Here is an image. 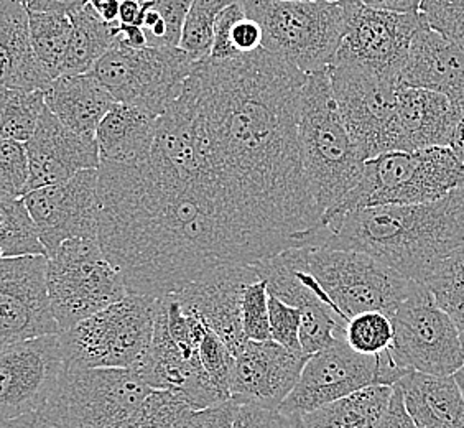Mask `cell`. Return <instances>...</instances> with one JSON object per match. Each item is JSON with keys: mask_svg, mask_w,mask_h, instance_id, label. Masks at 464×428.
<instances>
[{"mask_svg": "<svg viewBox=\"0 0 464 428\" xmlns=\"http://www.w3.org/2000/svg\"><path fill=\"white\" fill-rule=\"evenodd\" d=\"M306 78L266 48L206 58L189 76L216 197L274 256L313 246L323 228L298 139Z\"/></svg>", "mask_w": 464, "mask_h": 428, "instance_id": "cell-1", "label": "cell"}, {"mask_svg": "<svg viewBox=\"0 0 464 428\" xmlns=\"http://www.w3.org/2000/svg\"><path fill=\"white\" fill-rule=\"evenodd\" d=\"M99 241L129 294L155 298L179 294L209 270L272 256L213 188L163 179L147 161H101Z\"/></svg>", "mask_w": 464, "mask_h": 428, "instance_id": "cell-2", "label": "cell"}, {"mask_svg": "<svg viewBox=\"0 0 464 428\" xmlns=\"http://www.w3.org/2000/svg\"><path fill=\"white\" fill-rule=\"evenodd\" d=\"M464 241V187L421 205L372 206L326 224L313 246L361 250L427 286Z\"/></svg>", "mask_w": 464, "mask_h": 428, "instance_id": "cell-3", "label": "cell"}, {"mask_svg": "<svg viewBox=\"0 0 464 428\" xmlns=\"http://www.w3.org/2000/svg\"><path fill=\"white\" fill-rule=\"evenodd\" d=\"M298 139L308 187L324 216L356 187L366 163L341 116L328 70L306 78Z\"/></svg>", "mask_w": 464, "mask_h": 428, "instance_id": "cell-4", "label": "cell"}, {"mask_svg": "<svg viewBox=\"0 0 464 428\" xmlns=\"http://www.w3.org/2000/svg\"><path fill=\"white\" fill-rule=\"evenodd\" d=\"M150 393L132 369L70 366L45 405L2 420V428H122Z\"/></svg>", "mask_w": 464, "mask_h": 428, "instance_id": "cell-5", "label": "cell"}, {"mask_svg": "<svg viewBox=\"0 0 464 428\" xmlns=\"http://www.w3.org/2000/svg\"><path fill=\"white\" fill-rule=\"evenodd\" d=\"M463 187L464 163L451 147L382 153L366 160L359 183L323 216V226L372 206L431 203Z\"/></svg>", "mask_w": 464, "mask_h": 428, "instance_id": "cell-6", "label": "cell"}, {"mask_svg": "<svg viewBox=\"0 0 464 428\" xmlns=\"http://www.w3.org/2000/svg\"><path fill=\"white\" fill-rule=\"evenodd\" d=\"M247 15L264 30L267 52L312 73L328 70L346 32L343 0H242Z\"/></svg>", "mask_w": 464, "mask_h": 428, "instance_id": "cell-7", "label": "cell"}, {"mask_svg": "<svg viewBox=\"0 0 464 428\" xmlns=\"http://www.w3.org/2000/svg\"><path fill=\"white\" fill-rule=\"evenodd\" d=\"M157 312L159 298L129 294L63 331V348L70 366L135 369L150 348Z\"/></svg>", "mask_w": 464, "mask_h": 428, "instance_id": "cell-8", "label": "cell"}, {"mask_svg": "<svg viewBox=\"0 0 464 428\" xmlns=\"http://www.w3.org/2000/svg\"><path fill=\"white\" fill-rule=\"evenodd\" d=\"M308 268L343 321L366 312L391 318L415 282L361 250L308 246Z\"/></svg>", "mask_w": 464, "mask_h": 428, "instance_id": "cell-9", "label": "cell"}, {"mask_svg": "<svg viewBox=\"0 0 464 428\" xmlns=\"http://www.w3.org/2000/svg\"><path fill=\"white\" fill-rule=\"evenodd\" d=\"M48 288L62 331L121 302L124 276L106 258L99 238H74L48 256Z\"/></svg>", "mask_w": 464, "mask_h": 428, "instance_id": "cell-10", "label": "cell"}, {"mask_svg": "<svg viewBox=\"0 0 464 428\" xmlns=\"http://www.w3.org/2000/svg\"><path fill=\"white\" fill-rule=\"evenodd\" d=\"M197 63L181 48H132L116 42L91 73L117 102L161 116L181 94Z\"/></svg>", "mask_w": 464, "mask_h": 428, "instance_id": "cell-11", "label": "cell"}, {"mask_svg": "<svg viewBox=\"0 0 464 428\" xmlns=\"http://www.w3.org/2000/svg\"><path fill=\"white\" fill-rule=\"evenodd\" d=\"M393 359L399 366L431 375H453L464 365V343L455 320L429 287L415 282L393 313Z\"/></svg>", "mask_w": 464, "mask_h": 428, "instance_id": "cell-12", "label": "cell"}, {"mask_svg": "<svg viewBox=\"0 0 464 428\" xmlns=\"http://www.w3.org/2000/svg\"><path fill=\"white\" fill-rule=\"evenodd\" d=\"M331 84L341 116L364 160L397 152V78L351 63H333Z\"/></svg>", "mask_w": 464, "mask_h": 428, "instance_id": "cell-13", "label": "cell"}, {"mask_svg": "<svg viewBox=\"0 0 464 428\" xmlns=\"http://www.w3.org/2000/svg\"><path fill=\"white\" fill-rule=\"evenodd\" d=\"M395 381V369L384 355H361L341 338L308 357L300 381L278 411L302 417L369 385L393 387Z\"/></svg>", "mask_w": 464, "mask_h": 428, "instance_id": "cell-14", "label": "cell"}, {"mask_svg": "<svg viewBox=\"0 0 464 428\" xmlns=\"http://www.w3.org/2000/svg\"><path fill=\"white\" fill-rule=\"evenodd\" d=\"M343 4L346 32L333 63H351L399 80L425 18L421 14L371 9L353 0Z\"/></svg>", "mask_w": 464, "mask_h": 428, "instance_id": "cell-15", "label": "cell"}, {"mask_svg": "<svg viewBox=\"0 0 464 428\" xmlns=\"http://www.w3.org/2000/svg\"><path fill=\"white\" fill-rule=\"evenodd\" d=\"M70 371L62 335L27 339L0 349V419L36 411L53 397Z\"/></svg>", "mask_w": 464, "mask_h": 428, "instance_id": "cell-16", "label": "cell"}, {"mask_svg": "<svg viewBox=\"0 0 464 428\" xmlns=\"http://www.w3.org/2000/svg\"><path fill=\"white\" fill-rule=\"evenodd\" d=\"M62 333L48 288V258H2L0 345Z\"/></svg>", "mask_w": 464, "mask_h": 428, "instance_id": "cell-17", "label": "cell"}, {"mask_svg": "<svg viewBox=\"0 0 464 428\" xmlns=\"http://www.w3.org/2000/svg\"><path fill=\"white\" fill-rule=\"evenodd\" d=\"M48 256L74 238H99V169L25 195Z\"/></svg>", "mask_w": 464, "mask_h": 428, "instance_id": "cell-18", "label": "cell"}, {"mask_svg": "<svg viewBox=\"0 0 464 428\" xmlns=\"http://www.w3.org/2000/svg\"><path fill=\"white\" fill-rule=\"evenodd\" d=\"M259 278L262 277L256 264L223 266L209 270L170 297L197 313L236 356L249 341L242 326L244 292Z\"/></svg>", "mask_w": 464, "mask_h": 428, "instance_id": "cell-19", "label": "cell"}, {"mask_svg": "<svg viewBox=\"0 0 464 428\" xmlns=\"http://www.w3.org/2000/svg\"><path fill=\"white\" fill-rule=\"evenodd\" d=\"M308 357L295 355L274 339H249L234 356L232 401L278 411L300 381Z\"/></svg>", "mask_w": 464, "mask_h": 428, "instance_id": "cell-20", "label": "cell"}, {"mask_svg": "<svg viewBox=\"0 0 464 428\" xmlns=\"http://www.w3.org/2000/svg\"><path fill=\"white\" fill-rule=\"evenodd\" d=\"M152 389L173 391L185 397L193 409H205L226 402L216 389L203 361H191L185 356L179 343L171 336L167 312L159 300L152 343L139 366L132 369Z\"/></svg>", "mask_w": 464, "mask_h": 428, "instance_id": "cell-21", "label": "cell"}, {"mask_svg": "<svg viewBox=\"0 0 464 428\" xmlns=\"http://www.w3.org/2000/svg\"><path fill=\"white\" fill-rule=\"evenodd\" d=\"M30 159L28 191L70 180L84 170L101 167L96 137L78 134L46 106L35 134L27 142Z\"/></svg>", "mask_w": 464, "mask_h": 428, "instance_id": "cell-22", "label": "cell"}, {"mask_svg": "<svg viewBox=\"0 0 464 428\" xmlns=\"http://www.w3.org/2000/svg\"><path fill=\"white\" fill-rule=\"evenodd\" d=\"M399 83L407 88L445 94L461 119L464 116V46L450 42L425 22L413 38Z\"/></svg>", "mask_w": 464, "mask_h": 428, "instance_id": "cell-23", "label": "cell"}, {"mask_svg": "<svg viewBox=\"0 0 464 428\" xmlns=\"http://www.w3.org/2000/svg\"><path fill=\"white\" fill-rule=\"evenodd\" d=\"M459 114L451 101L435 91L399 88L397 152L450 147Z\"/></svg>", "mask_w": 464, "mask_h": 428, "instance_id": "cell-24", "label": "cell"}, {"mask_svg": "<svg viewBox=\"0 0 464 428\" xmlns=\"http://www.w3.org/2000/svg\"><path fill=\"white\" fill-rule=\"evenodd\" d=\"M0 54L2 88L45 91L53 83V76L38 60L34 50L30 10L17 0L0 2Z\"/></svg>", "mask_w": 464, "mask_h": 428, "instance_id": "cell-25", "label": "cell"}, {"mask_svg": "<svg viewBox=\"0 0 464 428\" xmlns=\"http://www.w3.org/2000/svg\"><path fill=\"white\" fill-rule=\"evenodd\" d=\"M45 101L63 124L90 137H96L99 124L117 102L91 72L62 74L46 88Z\"/></svg>", "mask_w": 464, "mask_h": 428, "instance_id": "cell-26", "label": "cell"}, {"mask_svg": "<svg viewBox=\"0 0 464 428\" xmlns=\"http://www.w3.org/2000/svg\"><path fill=\"white\" fill-rule=\"evenodd\" d=\"M159 119L142 107L116 102L96 132L101 160L124 165L150 160Z\"/></svg>", "mask_w": 464, "mask_h": 428, "instance_id": "cell-27", "label": "cell"}, {"mask_svg": "<svg viewBox=\"0 0 464 428\" xmlns=\"http://www.w3.org/2000/svg\"><path fill=\"white\" fill-rule=\"evenodd\" d=\"M397 385L419 428H464V395L455 375L411 371Z\"/></svg>", "mask_w": 464, "mask_h": 428, "instance_id": "cell-28", "label": "cell"}, {"mask_svg": "<svg viewBox=\"0 0 464 428\" xmlns=\"http://www.w3.org/2000/svg\"><path fill=\"white\" fill-rule=\"evenodd\" d=\"M391 385H369L302 415L304 428H377L392 399Z\"/></svg>", "mask_w": 464, "mask_h": 428, "instance_id": "cell-29", "label": "cell"}, {"mask_svg": "<svg viewBox=\"0 0 464 428\" xmlns=\"http://www.w3.org/2000/svg\"><path fill=\"white\" fill-rule=\"evenodd\" d=\"M70 18L72 25V40L63 66V74L90 73L116 44V24L104 22L91 4L72 14Z\"/></svg>", "mask_w": 464, "mask_h": 428, "instance_id": "cell-30", "label": "cell"}, {"mask_svg": "<svg viewBox=\"0 0 464 428\" xmlns=\"http://www.w3.org/2000/svg\"><path fill=\"white\" fill-rule=\"evenodd\" d=\"M264 45V30L256 18L249 17L242 2L231 4L219 14L215 28L213 60H234L254 54Z\"/></svg>", "mask_w": 464, "mask_h": 428, "instance_id": "cell-31", "label": "cell"}, {"mask_svg": "<svg viewBox=\"0 0 464 428\" xmlns=\"http://www.w3.org/2000/svg\"><path fill=\"white\" fill-rule=\"evenodd\" d=\"M0 250L2 258L46 256L35 219L24 198H0Z\"/></svg>", "mask_w": 464, "mask_h": 428, "instance_id": "cell-32", "label": "cell"}, {"mask_svg": "<svg viewBox=\"0 0 464 428\" xmlns=\"http://www.w3.org/2000/svg\"><path fill=\"white\" fill-rule=\"evenodd\" d=\"M0 135L27 143L40 124L46 109L45 91H18L2 88Z\"/></svg>", "mask_w": 464, "mask_h": 428, "instance_id": "cell-33", "label": "cell"}, {"mask_svg": "<svg viewBox=\"0 0 464 428\" xmlns=\"http://www.w3.org/2000/svg\"><path fill=\"white\" fill-rule=\"evenodd\" d=\"M72 30V18L68 15L30 12V34L34 50L54 80L63 74Z\"/></svg>", "mask_w": 464, "mask_h": 428, "instance_id": "cell-34", "label": "cell"}, {"mask_svg": "<svg viewBox=\"0 0 464 428\" xmlns=\"http://www.w3.org/2000/svg\"><path fill=\"white\" fill-rule=\"evenodd\" d=\"M236 2L242 0H193L179 48L185 50L195 62L209 58L215 44L218 17L226 7Z\"/></svg>", "mask_w": 464, "mask_h": 428, "instance_id": "cell-35", "label": "cell"}, {"mask_svg": "<svg viewBox=\"0 0 464 428\" xmlns=\"http://www.w3.org/2000/svg\"><path fill=\"white\" fill-rule=\"evenodd\" d=\"M438 304L455 320L464 343V241L427 284Z\"/></svg>", "mask_w": 464, "mask_h": 428, "instance_id": "cell-36", "label": "cell"}, {"mask_svg": "<svg viewBox=\"0 0 464 428\" xmlns=\"http://www.w3.org/2000/svg\"><path fill=\"white\" fill-rule=\"evenodd\" d=\"M193 407L179 394L152 389L122 428H185Z\"/></svg>", "mask_w": 464, "mask_h": 428, "instance_id": "cell-37", "label": "cell"}, {"mask_svg": "<svg viewBox=\"0 0 464 428\" xmlns=\"http://www.w3.org/2000/svg\"><path fill=\"white\" fill-rule=\"evenodd\" d=\"M349 346L367 356H377L392 346L393 323L382 312H366L349 320L344 330Z\"/></svg>", "mask_w": 464, "mask_h": 428, "instance_id": "cell-38", "label": "cell"}, {"mask_svg": "<svg viewBox=\"0 0 464 428\" xmlns=\"http://www.w3.org/2000/svg\"><path fill=\"white\" fill-rule=\"evenodd\" d=\"M30 185L27 143L0 141V198H24Z\"/></svg>", "mask_w": 464, "mask_h": 428, "instance_id": "cell-39", "label": "cell"}, {"mask_svg": "<svg viewBox=\"0 0 464 428\" xmlns=\"http://www.w3.org/2000/svg\"><path fill=\"white\" fill-rule=\"evenodd\" d=\"M199 356L216 389L221 393L226 401H229L234 356L223 339L219 338L209 326H206L205 336L199 345Z\"/></svg>", "mask_w": 464, "mask_h": 428, "instance_id": "cell-40", "label": "cell"}, {"mask_svg": "<svg viewBox=\"0 0 464 428\" xmlns=\"http://www.w3.org/2000/svg\"><path fill=\"white\" fill-rule=\"evenodd\" d=\"M420 14L431 30L464 46V0H421Z\"/></svg>", "mask_w": 464, "mask_h": 428, "instance_id": "cell-41", "label": "cell"}, {"mask_svg": "<svg viewBox=\"0 0 464 428\" xmlns=\"http://www.w3.org/2000/svg\"><path fill=\"white\" fill-rule=\"evenodd\" d=\"M242 326L250 341L272 339L270 315H268L267 280L252 282L244 292L242 300Z\"/></svg>", "mask_w": 464, "mask_h": 428, "instance_id": "cell-42", "label": "cell"}, {"mask_svg": "<svg viewBox=\"0 0 464 428\" xmlns=\"http://www.w3.org/2000/svg\"><path fill=\"white\" fill-rule=\"evenodd\" d=\"M268 315L272 339L295 355L306 356L302 348V310L286 304L276 295L268 294Z\"/></svg>", "mask_w": 464, "mask_h": 428, "instance_id": "cell-43", "label": "cell"}, {"mask_svg": "<svg viewBox=\"0 0 464 428\" xmlns=\"http://www.w3.org/2000/svg\"><path fill=\"white\" fill-rule=\"evenodd\" d=\"M241 411L236 401L221 402L205 409H193L185 422V428H232Z\"/></svg>", "mask_w": 464, "mask_h": 428, "instance_id": "cell-44", "label": "cell"}, {"mask_svg": "<svg viewBox=\"0 0 464 428\" xmlns=\"http://www.w3.org/2000/svg\"><path fill=\"white\" fill-rule=\"evenodd\" d=\"M167 25V46L179 48L193 0H153Z\"/></svg>", "mask_w": 464, "mask_h": 428, "instance_id": "cell-45", "label": "cell"}, {"mask_svg": "<svg viewBox=\"0 0 464 428\" xmlns=\"http://www.w3.org/2000/svg\"><path fill=\"white\" fill-rule=\"evenodd\" d=\"M377 428H419L405 407L401 385H393L392 399Z\"/></svg>", "mask_w": 464, "mask_h": 428, "instance_id": "cell-46", "label": "cell"}, {"mask_svg": "<svg viewBox=\"0 0 464 428\" xmlns=\"http://www.w3.org/2000/svg\"><path fill=\"white\" fill-rule=\"evenodd\" d=\"M84 5H88L86 0H30L27 4L30 12H46L68 17L80 12Z\"/></svg>", "mask_w": 464, "mask_h": 428, "instance_id": "cell-47", "label": "cell"}, {"mask_svg": "<svg viewBox=\"0 0 464 428\" xmlns=\"http://www.w3.org/2000/svg\"><path fill=\"white\" fill-rule=\"evenodd\" d=\"M254 428H304L300 415H288L280 411L260 412L259 419Z\"/></svg>", "mask_w": 464, "mask_h": 428, "instance_id": "cell-48", "label": "cell"}, {"mask_svg": "<svg viewBox=\"0 0 464 428\" xmlns=\"http://www.w3.org/2000/svg\"><path fill=\"white\" fill-rule=\"evenodd\" d=\"M371 9L389 10L399 14H420L421 0H353Z\"/></svg>", "mask_w": 464, "mask_h": 428, "instance_id": "cell-49", "label": "cell"}, {"mask_svg": "<svg viewBox=\"0 0 464 428\" xmlns=\"http://www.w3.org/2000/svg\"><path fill=\"white\" fill-rule=\"evenodd\" d=\"M117 42H122L124 45L132 46V48H143L149 46L147 34L142 27L139 25H124V24H116Z\"/></svg>", "mask_w": 464, "mask_h": 428, "instance_id": "cell-50", "label": "cell"}, {"mask_svg": "<svg viewBox=\"0 0 464 428\" xmlns=\"http://www.w3.org/2000/svg\"><path fill=\"white\" fill-rule=\"evenodd\" d=\"M143 14H145L143 0H121L119 24L142 27Z\"/></svg>", "mask_w": 464, "mask_h": 428, "instance_id": "cell-51", "label": "cell"}, {"mask_svg": "<svg viewBox=\"0 0 464 428\" xmlns=\"http://www.w3.org/2000/svg\"><path fill=\"white\" fill-rule=\"evenodd\" d=\"M92 9L96 10L99 17L108 24L119 22V10H121V0H94Z\"/></svg>", "mask_w": 464, "mask_h": 428, "instance_id": "cell-52", "label": "cell"}, {"mask_svg": "<svg viewBox=\"0 0 464 428\" xmlns=\"http://www.w3.org/2000/svg\"><path fill=\"white\" fill-rule=\"evenodd\" d=\"M264 411L259 405L252 404H241V411L236 419L232 428H254L256 422L259 419L260 412Z\"/></svg>", "mask_w": 464, "mask_h": 428, "instance_id": "cell-53", "label": "cell"}, {"mask_svg": "<svg viewBox=\"0 0 464 428\" xmlns=\"http://www.w3.org/2000/svg\"><path fill=\"white\" fill-rule=\"evenodd\" d=\"M450 147L456 153V157L464 163V116L459 119V122L456 125L455 134L451 137Z\"/></svg>", "mask_w": 464, "mask_h": 428, "instance_id": "cell-54", "label": "cell"}, {"mask_svg": "<svg viewBox=\"0 0 464 428\" xmlns=\"http://www.w3.org/2000/svg\"><path fill=\"white\" fill-rule=\"evenodd\" d=\"M453 375H455L456 383L459 385V389H461V393L464 395V365Z\"/></svg>", "mask_w": 464, "mask_h": 428, "instance_id": "cell-55", "label": "cell"}, {"mask_svg": "<svg viewBox=\"0 0 464 428\" xmlns=\"http://www.w3.org/2000/svg\"><path fill=\"white\" fill-rule=\"evenodd\" d=\"M17 2H22V4H25V5H27L28 2H30V0H17Z\"/></svg>", "mask_w": 464, "mask_h": 428, "instance_id": "cell-56", "label": "cell"}, {"mask_svg": "<svg viewBox=\"0 0 464 428\" xmlns=\"http://www.w3.org/2000/svg\"><path fill=\"white\" fill-rule=\"evenodd\" d=\"M278 2H294V0H278Z\"/></svg>", "mask_w": 464, "mask_h": 428, "instance_id": "cell-57", "label": "cell"}, {"mask_svg": "<svg viewBox=\"0 0 464 428\" xmlns=\"http://www.w3.org/2000/svg\"><path fill=\"white\" fill-rule=\"evenodd\" d=\"M86 2H88V4H92V2H94V0H86Z\"/></svg>", "mask_w": 464, "mask_h": 428, "instance_id": "cell-58", "label": "cell"}, {"mask_svg": "<svg viewBox=\"0 0 464 428\" xmlns=\"http://www.w3.org/2000/svg\"><path fill=\"white\" fill-rule=\"evenodd\" d=\"M328 2H340V0H328Z\"/></svg>", "mask_w": 464, "mask_h": 428, "instance_id": "cell-59", "label": "cell"}]
</instances>
